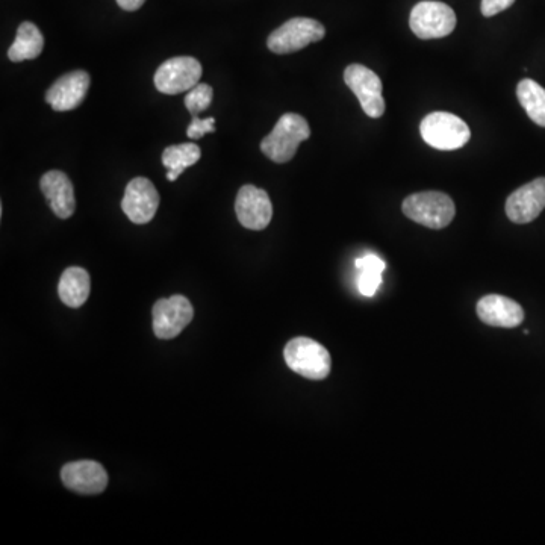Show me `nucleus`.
I'll list each match as a JSON object with an SVG mask.
<instances>
[{
    "label": "nucleus",
    "instance_id": "5701e85b",
    "mask_svg": "<svg viewBox=\"0 0 545 545\" xmlns=\"http://www.w3.org/2000/svg\"><path fill=\"white\" fill-rule=\"evenodd\" d=\"M211 132H215L214 117H208V119H200L199 116L193 117L191 125L187 129V135L191 140H200L203 135L211 134Z\"/></svg>",
    "mask_w": 545,
    "mask_h": 545
},
{
    "label": "nucleus",
    "instance_id": "9d476101",
    "mask_svg": "<svg viewBox=\"0 0 545 545\" xmlns=\"http://www.w3.org/2000/svg\"><path fill=\"white\" fill-rule=\"evenodd\" d=\"M235 212L241 225L250 231H264L273 217V205L267 191L244 185L235 200Z\"/></svg>",
    "mask_w": 545,
    "mask_h": 545
},
{
    "label": "nucleus",
    "instance_id": "1a4fd4ad",
    "mask_svg": "<svg viewBox=\"0 0 545 545\" xmlns=\"http://www.w3.org/2000/svg\"><path fill=\"white\" fill-rule=\"evenodd\" d=\"M202 64L193 57H176L161 64L155 73V87L164 94L190 91L200 84Z\"/></svg>",
    "mask_w": 545,
    "mask_h": 545
},
{
    "label": "nucleus",
    "instance_id": "39448f33",
    "mask_svg": "<svg viewBox=\"0 0 545 545\" xmlns=\"http://www.w3.org/2000/svg\"><path fill=\"white\" fill-rule=\"evenodd\" d=\"M456 23L458 19L455 11L449 5L435 0H424L415 5L409 17L412 32L421 40L447 37L455 31Z\"/></svg>",
    "mask_w": 545,
    "mask_h": 545
},
{
    "label": "nucleus",
    "instance_id": "20e7f679",
    "mask_svg": "<svg viewBox=\"0 0 545 545\" xmlns=\"http://www.w3.org/2000/svg\"><path fill=\"white\" fill-rule=\"evenodd\" d=\"M421 137L436 150H458L470 141L471 131L455 114L430 113L420 125Z\"/></svg>",
    "mask_w": 545,
    "mask_h": 545
},
{
    "label": "nucleus",
    "instance_id": "aec40b11",
    "mask_svg": "<svg viewBox=\"0 0 545 545\" xmlns=\"http://www.w3.org/2000/svg\"><path fill=\"white\" fill-rule=\"evenodd\" d=\"M517 97L529 119L545 128V88L533 79H523L518 84Z\"/></svg>",
    "mask_w": 545,
    "mask_h": 545
},
{
    "label": "nucleus",
    "instance_id": "9b49d317",
    "mask_svg": "<svg viewBox=\"0 0 545 545\" xmlns=\"http://www.w3.org/2000/svg\"><path fill=\"white\" fill-rule=\"evenodd\" d=\"M159 206V194L147 178H135L126 185L122 209L135 225L152 222Z\"/></svg>",
    "mask_w": 545,
    "mask_h": 545
},
{
    "label": "nucleus",
    "instance_id": "6e6552de",
    "mask_svg": "<svg viewBox=\"0 0 545 545\" xmlns=\"http://www.w3.org/2000/svg\"><path fill=\"white\" fill-rule=\"evenodd\" d=\"M153 332L161 340L178 337L194 317L193 305L187 297L176 296L161 299L153 306Z\"/></svg>",
    "mask_w": 545,
    "mask_h": 545
},
{
    "label": "nucleus",
    "instance_id": "4be33fe9",
    "mask_svg": "<svg viewBox=\"0 0 545 545\" xmlns=\"http://www.w3.org/2000/svg\"><path fill=\"white\" fill-rule=\"evenodd\" d=\"M212 97H214V91L208 84H197L196 87L188 91L187 97H185V106H187L191 116L196 117L209 108Z\"/></svg>",
    "mask_w": 545,
    "mask_h": 545
},
{
    "label": "nucleus",
    "instance_id": "b1692460",
    "mask_svg": "<svg viewBox=\"0 0 545 545\" xmlns=\"http://www.w3.org/2000/svg\"><path fill=\"white\" fill-rule=\"evenodd\" d=\"M515 4V0H482V14L485 17H494L499 13L511 8Z\"/></svg>",
    "mask_w": 545,
    "mask_h": 545
},
{
    "label": "nucleus",
    "instance_id": "ddd939ff",
    "mask_svg": "<svg viewBox=\"0 0 545 545\" xmlns=\"http://www.w3.org/2000/svg\"><path fill=\"white\" fill-rule=\"evenodd\" d=\"M64 486L73 493L84 496L102 494L108 486V474L105 468L94 461L70 462L61 470Z\"/></svg>",
    "mask_w": 545,
    "mask_h": 545
},
{
    "label": "nucleus",
    "instance_id": "412c9836",
    "mask_svg": "<svg viewBox=\"0 0 545 545\" xmlns=\"http://www.w3.org/2000/svg\"><path fill=\"white\" fill-rule=\"evenodd\" d=\"M356 267L359 270V293L365 297H373L377 288L382 284V273H384L387 264H385L384 259L370 253V255L359 258L356 261Z\"/></svg>",
    "mask_w": 545,
    "mask_h": 545
},
{
    "label": "nucleus",
    "instance_id": "423d86ee",
    "mask_svg": "<svg viewBox=\"0 0 545 545\" xmlns=\"http://www.w3.org/2000/svg\"><path fill=\"white\" fill-rule=\"evenodd\" d=\"M324 35H326V29L317 20L296 17L271 32L267 46L273 53L287 55V53L305 49L309 44L318 43L323 40Z\"/></svg>",
    "mask_w": 545,
    "mask_h": 545
},
{
    "label": "nucleus",
    "instance_id": "2eb2a0df",
    "mask_svg": "<svg viewBox=\"0 0 545 545\" xmlns=\"http://www.w3.org/2000/svg\"><path fill=\"white\" fill-rule=\"evenodd\" d=\"M477 317L480 321L493 327L520 326L524 320V311L515 300L499 294H488L477 302Z\"/></svg>",
    "mask_w": 545,
    "mask_h": 545
},
{
    "label": "nucleus",
    "instance_id": "f3484780",
    "mask_svg": "<svg viewBox=\"0 0 545 545\" xmlns=\"http://www.w3.org/2000/svg\"><path fill=\"white\" fill-rule=\"evenodd\" d=\"M91 281L87 270L81 267H70L61 276L60 299L69 308H81L90 296Z\"/></svg>",
    "mask_w": 545,
    "mask_h": 545
},
{
    "label": "nucleus",
    "instance_id": "0eeeda50",
    "mask_svg": "<svg viewBox=\"0 0 545 545\" xmlns=\"http://www.w3.org/2000/svg\"><path fill=\"white\" fill-rule=\"evenodd\" d=\"M344 82L355 93L364 113L371 119H379L385 113V99L382 81L373 70L362 64H352L344 72Z\"/></svg>",
    "mask_w": 545,
    "mask_h": 545
},
{
    "label": "nucleus",
    "instance_id": "dca6fc26",
    "mask_svg": "<svg viewBox=\"0 0 545 545\" xmlns=\"http://www.w3.org/2000/svg\"><path fill=\"white\" fill-rule=\"evenodd\" d=\"M40 188L57 217L70 218L76 209L75 190L66 173L50 170L41 178Z\"/></svg>",
    "mask_w": 545,
    "mask_h": 545
},
{
    "label": "nucleus",
    "instance_id": "393cba45",
    "mask_svg": "<svg viewBox=\"0 0 545 545\" xmlns=\"http://www.w3.org/2000/svg\"><path fill=\"white\" fill-rule=\"evenodd\" d=\"M146 0H117V4L122 10L125 11H137L143 7Z\"/></svg>",
    "mask_w": 545,
    "mask_h": 545
},
{
    "label": "nucleus",
    "instance_id": "6ab92c4d",
    "mask_svg": "<svg viewBox=\"0 0 545 545\" xmlns=\"http://www.w3.org/2000/svg\"><path fill=\"white\" fill-rule=\"evenodd\" d=\"M200 156H202V150L194 143L176 144V146L167 147L162 153V164L169 170L167 179L172 182L176 181L184 173L185 169L200 161Z\"/></svg>",
    "mask_w": 545,
    "mask_h": 545
},
{
    "label": "nucleus",
    "instance_id": "f257e3e1",
    "mask_svg": "<svg viewBox=\"0 0 545 545\" xmlns=\"http://www.w3.org/2000/svg\"><path fill=\"white\" fill-rule=\"evenodd\" d=\"M311 137L308 122L299 114L287 113L275 128L262 140L261 150L268 159L285 164L294 158L302 141Z\"/></svg>",
    "mask_w": 545,
    "mask_h": 545
},
{
    "label": "nucleus",
    "instance_id": "a211bd4d",
    "mask_svg": "<svg viewBox=\"0 0 545 545\" xmlns=\"http://www.w3.org/2000/svg\"><path fill=\"white\" fill-rule=\"evenodd\" d=\"M44 37L40 29L31 22H23L17 29L16 40L8 50V58L13 63L35 60L43 52Z\"/></svg>",
    "mask_w": 545,
    "mask_h": 545
},
{
    "label": "nucleus",
    "instance_id": "7ed1b4c3",
    "mask_svg": "<svg viewBox=\"0 0 545 545\" xmlns=\"http://www.w3.org/2000/svg\"><path fill=\"white\" fill-rule=\"evenodd\" d=\"M284 358L294 373L309 380H323L332 368L331 353L311 338L299 337L285 346Z\"/></svg>",
    "mask_w": 545,
    "mask_h": 545
},
{
    "label": "nucleus",
    "instance_id": "4468645a",
    "mask_svg": "<svg viewBox=\"0 0 545 545\" xmlns=\"http://www.w3.org/2000/svg\"><path fill=\"white\" fill-rule=\"evenodd\" d=\"M90 82V75L84 70L67 73L47 90L46 102L58 113L72 111L84 102Z\"/></svg>",
    "mask_w": 545,
    "mask_h": 545
},
{
    "label": "nucleus",
    "instance_id": "f8f14e48",
    "mask_svg": "<svg viewBox=\"0 0 545 545\" xmlns=\"http://www.w3.org/2000/svg\"><path fill=\"white\" fill-rule=\"evenodd\" d=\"M545 208V178H538L515 190L506 200V215L512 223L527 225Z\"/></svg>",
    "mask_w": 545,
    "mask_h": 545
},
{
    "label": "nucleus",
    "instance_id": "f03ea898",
    "mask_svg": "<svg viewBox=\"0 0 545 545\" xmlns=\"http://www.w3.org/2000/svg\"><path fill=\"white\" fill-rule=\"evenodd\" d=\"M402 209L409 220L430 229L447 228L456 215L452 197L440 191L411 194L403 200Z\"/></svg>",
    "mask_w": 545,
    "mask_h": 545
}]
</instances>
